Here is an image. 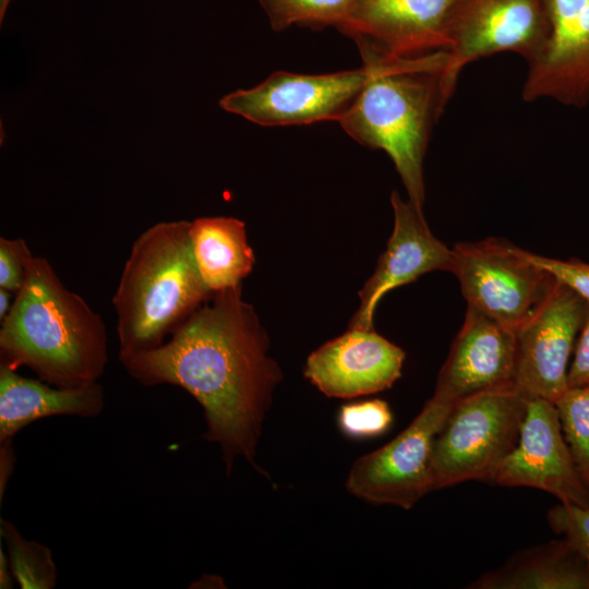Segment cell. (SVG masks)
<instances>
[{"instance_id":"obj_18","label":"cell","mask_w":589,"mask_h":589,"mask_svg":"<svg viewBox=\"0 0 589 589\" xmlns=\"http://www.w3.org/2000/svg\"><path fill=\"white\" fill-rule=\"evenodd\" d=\"M477 589H589V564L564 538L519 552L469 586Z\"/></svg>"},{"instance_id":"obj_30","label":"cell","mask_w":589,"mask_h":589,"mask_svg":"<svg viewBox=\"0 0 589 589\" xmlns=\"http://www.w3.org/2000/svg\"><path fill=\"white\" fill-rule=\"evenodd\" d=\"M11 0H0V22L2 23Z\"/></svg>"},{"instance_id":"obj_10","label":"cell","mask_w":589,"mask_h":589,"mask_svg":"<svg viewBox=\"0 0 589 589\" xmlns=\"http://www.w3.org/2000/svg\"><path fill=\"white\" fill-rule=\"evenodd\" d=\"M589 315V302L555 283L536 311L515 330L514 385L526 396L553 404L567 390V361Z\"/></svg>"},{"instance_id":"obj_11","label":"cell","mask_w":589,"mask_h":589,"mask_svg":"<svg viewBox=\"0 0 589 589\" xmlns=\"http://www.w3.org/2000/svg\"><path fill=\"white\" fill-rule=\"evenodd\" d=\"M455 0H364L338 28L365 64L396 62L445 51Z\"/></svg>"},{"instance_id":"obj_27","label":"cell","mask_w":589,"mask_h":589,"mask_svg":"<svg viewBox=\"0 0 589 589\" xmlns=\"http://www.w3.org/2000/svg\"><path fill=\"white\" fill-rule=\"evenodd\" d=\"M568 387L589 384V315L580 330L574 361L567 372Z\"/></svg>"},{"instance_id":"obj_12","label":"cell","mask_w":589,"mask_h":589,"mask_svg":"<svg viewBox=\"0 0 589 589\" xmlns=\"http://www.w3.org/2000/svg\"><path fill=\"white\" fill-rule=\"evenodd\" d=\"M488 482L539 489L589 508V488L565 442L555 404L542 398H529L518 442Z\"/></svg>"},{"instance_id":"obj_20","label":"cell","mask_w":589,"mask_h":589,"mask_svg":"<svg viewBox=\"0 0 589 589\" xmlns=\"http://www.w3.org/2000/svg\"><path fill=\"white\" fill-rule=\"evenodd\" d=\"M273 31L296 25L320 31L337 29L364 0H257Z\"/></svg>"},{"instance_id":"obj_16","label":"cell","mask_w":589,"mask_h":589,"mask_svg":"<svg viewBox=\"0 0 589 589\" xmlns=\"http://www.w3.org/2000/svg\"><path fill=\"white\" fill-rule=\"evenodd\" d=\"M394 229L374 273L359 291L360 304L349 328L373 329L380 300L394 288L410 284L433 271H450L452 249L429 229L423 212L393 191Z\"/></svg>"},{"instance_id":"obj_24","label":"cell","mask_w":589,"mask_h":589,"mask_svg":"<svg viewBox=\"0 0 589 589\" xmlns=\"http://www.w3.org/2000/svg\"><path fill=\"white\" fill-rule=\"evenodd\" d=\"M550 528L563 536L589 564V508L560 502L546 515Z\"/></svg>"},{"instance_id":"obj_15","label":"cell","mask_w":589,"mask_h":589,"mask_svg":"<svg viewBox=\"0 0 589 589\" xmlns=\"http://www.w3.org/2000/svg\"><path fill=\"white\" fill-rule=\"evenodd\" d=\"M515 363V330L468 306L432 396L454 405L472 395L514 384Z\"/></svg>"},{"instance_id":"obj_26","label":"cell","mask_w":589,"mask_h":589,"mask_svg":"<svg viewBox=\"0 0 589 589\" xmlns=\"http://www.w3.org/2000/svg\"><path fill=\"white\" fill-rule=\"evenodd\" d=\"M529 256L538 266L589 302V263L578 259L557 260L531 252Z\"/></svg>"},{"instance_id":"obj_17","label":"cell","mask_w":589,"mask_h":589,"mask_svg":"<svg viewBox=\"0 0 589 589\" xmlns=\"http://www.w3.org/2000/svg\"><path fill=\"white\" fill-rule=\"evenodd\" d=\"M105 406L99 382L61 388L21 376L0 364V443L12 441L27 424L52 416L98 417Z\"/></svg>"},{"instance_id":"obj_6","label":"cell","mask_w":589,"mask_h":589,"mask_svg":"<svg viewBox=\"0 0 589 589\" xmlns=\"http://www.w3.org/2000/svg\"><path fill=\"white\" fill-rule=\"evenodd\" d=\"M449 272L457 277L468 306L514 330L555 283L530 259L529 251L498 238L455 244Z\"/></svg>"},{"instance_id":"obj_9","label":"cell","mask_w":589,"mask_h":589,"mask_svg":"<svg viewBox=\"0 0 589 589\" xmlns=\"http://www.w3.org/2000/svg\"><path fill=\"white\" fill-rule=\"evenodd\" d=\"M452 406L432 396L395 438L353 461L347 491L368 503L412 508L431 492L433 442Z\"/></svg>"},{"instance_id":"obj_19","label":"cell","mask_w":589,"mask_h":589,"mask_svg":"<svg viewBox=\"0 0 589 589\" xmlns=\"http://www.w3.org/2000/svg\"><path fill=\"white\" fill-rule=\"evenodd\" d=\"M190 237L199 273L213 292L240 286L252 272L255 257L242 220L199 217L191 221Z\"/></svg>"},{"instance_id":"obj_4","label":"cell","mask_w":589,"mask_h":589,"mask_svg":"<svg viewBox=\"0 0 589 589\" xmlns=\"http://www.w3.org/2000/svg\"><path fill=\"white\" fill-rule=\"evenodd\" d=\"M190 225L156 223L133 241L112 297L118 357L161 345L215 293L199 273Z\"/></svg>"},{"instance_id":"obj_21","label":"cell","mask_w":589,"mask_h":589,"mask_svg":"<svg viewBox=\"0 0 589 589\" xmlns=\"http://www.w3.org/2000/svg\"><path fill=\"white\" fill-rule=\"evenodd\" d=\"M0 536L8 549L11 572L23 589H51L57 584V566L49 548L25 539L16 527L1 518Z\"/></svg>"},{"instance_id":"obj_25","label":"cell","mask_w":589,"mask_h":589,"mask_svg":"<svg viewBox=\"0 0 589 589\" xmlns=\"http://www.w3.org/2000/svg\"><path fill=\"white\" fill-rule=\"evenodd\" d=\"M34 257L24 239L1 237L0 288L17 293L25 283Z\"/></svg>"},{"instance_id":"obj_23","label":"cell","mask_w":589,"mask_h":589,"mask_svg":"<svg viewBox=\"0 0 589 589\" xmlns=\"http://www.w3.org/2000/svg\"><path fill=\"white\" fill-rule=\"evenodd\" d=\"M392 421L390 408L381 399L344 405L338 413L340 430L353 438L378 436L387 431Z\"/></svg>"},{"instance_id":"obj_13","label":"cell","mask_w":589,"mask_h":589,"mask_svg":"<svg viewBox=\"0 0 589 589\" xmlns=\"http://www.w3.org/2000/svg\"><path fill=\"white\" fill-rule=\"evenodd\" d=\"M549 34L528 63L521 96L582 108L589 103V0H548Z\"/></svg>"},{"instance_id":"obj_1","label":"cell","mask_w":589,"mask_h":589,"mask_svg":"<svg viewBox=\"0 0 589 589\" xmlns=\"http://www.w3.org/2000/svg\"><path fill=\"white\" fill-rule=\"evenodd\" d=\"M242 285L217 291L196 309L168 341L118 357L143 386L176 385L201 405L203 437L218 444L225 471L243 458L255 464L263 423L283 378L268 356V337Z\"/></svg>"},{"instance_id":"obj_2","label":"cell","mask_w":589,"mask_h":589,"mask_svg":"<svg viewBox=\"0 0 589 589\" xmlns=\"http://www.w3.org/2000/svg\"><path fill=\"white\" fill-rule=\"evenodd\" d=\"M108 362L104 320L67 288L50 262L35 256L0 327V364L26 366L61 388L98 382Z\"/></svg>"},{"instance_id":"obj_8","label":"cell","mask_w":589,"mask_h":589,"mask_svg":"<svg viewBox=\"0 0 589 589\" xmlns=\"http://www.w3.org/2000/svg\"><path fill=\"white\" fill-rule=\"evenodd\" d=\"M380 64L324 74L272 73L249 89L219 100L220 107L262 127L339 121Z\"/></svg>"},{"instance_id":"obj_29","label":"cell","mask_w":589,"mask_h":589,"mask_svg":"<svg viewBox=\"0 0 589 589\" xmlns=\"http://www.w3.org/2000/svg\"><path fill=\"white\" fill-rule=\"evenodd\" d=\"M15 296L13 292L0 288V321H2L11 309V299Z\"/></svg>"},{"instance_id":"obj_22","label":"cell","mask_w":589,"mask_h":589,"mask_svg":"<svg viewBox=\"0 0 589 589\" xmlns=\"http://www.w3.org/2000/svg\"><path fill=\"white\" fill-rule=\"evenodd\" d=\"M555 407L565 442L589 488V384L568 387Z\"/></svg>"},{"instance_id":"obj_28","label":"cell","mask_w":589,"mask_h":589,"mask_svg":"<svg viewBox=\"0 0 589 589\" xmlns=\"http://www.w3.org/2000/svg\"><path fill=\"white\" fill-rule=\"evenodd\" d=\"M13 578L14 577L11 572L9 557L4 554L2 546H0V588H13Z\"/></svg>"},{"instance_id":"obj_7","label":"cell","mask_w":589,"mask_h":589,"mask_svg":"<svg viewBox=\"0 0 589 589\" xmlns=\"http://www.w3.org/2000/svg\"><path fill=\"white\" fill-rule=\"evenodd\" d=\"M548 0H455L446 25L442 92L448 103L469 63L500 52L529 62L549 34Z\"/></svg>"},{"instance_id":"obj_14","label":"cell","mask_w":589,"mask_h":589,"mask_svg":"<svg viewBox=\"0 0 589 589\" xmlns=\"http://www.w3.org/2000/svg\"><path fill=\"white\" fill-rule=\"evenodd\" d=\"M404 350L373 329L348 328L306 359L304 376L332 398H354L389 388L401 375Z\"/></svg>"},{"instance_id":"obj_5","label":"cell","mask_w":589,"mask_h":589,"mask_svg":"<svg viewBox=\"0 0 589 589\" xmlns=\"http://www.w3.org/2000/svg\"><path fill=\"white\" fill-rule=\"evenodd\" d=\"M528 400L510 384L455 402L433 442L431 491L488 481L516 446Z\"/></svg>"},{"instance_id":"obj_3","label":"cell","mask_w":589,"mask_h":589,"mask_svg":"<svg viewBox=\"0 0 589 589\" xmlns=\"http://www.w3.org/2000/svg\"><path fill=\"white\" fill-rule=\"evenodd\" d=\"M446 51L380 64L339 119L354 141L384 151L408 200L421 212L425 199L423 160L434 123L444 112L442 72Z\"/></svg>"}]
</instances>
